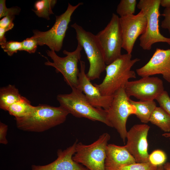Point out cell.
<instances>
[{
    "instance_id": "obj_6",
    "label": "cell",
    "mask_w": 170,
    "mask_h": 170,
    "mask_svg": "<svg viewBox=\"0 0 170 170\" xmlns=\"http://www.w3.org/2000/svg\"><path fill=\"white\" fill-rule=\"evenodd\" d=\"M110 138V135L105 133L90 144L77 143L73 159L89 170H105L106 148Z\"/></svg>"
},
{
    "instance_id": "obj_31",
    "label": "cell",
    "mask_w": 170,
    "mask_h": 170,
    "mask_svg": "<svg viewBox=\"0 0 170 170\" xmlns=\"http://www.w3.org/2000/svg\"><path fill=\"white\" fill-rule=\"evenodd\" d=\"M15 16H6L0 20V28L5 29L7 31L12 29L14 26L13 20Z\"/></svg>"
},
{
    "instance_id": "obj_16",
    "label": "cell",
    "mask_w": 170,
    "mask_h": 170,
    "mask_svg": "<svg viewBox=\"0 0 170 170\" xmlns=\"http://www.w3.org/2000/svg\"><path fill=\"white\" fill-rule=\"evenodd\" d=\"M77 142L76 140L72 145L65 150H58L57 158L52 162L45 165H33L31 170H89L73 159Z\"/></svg>"
},
{
    "instance_id": "obj_32",
    "label": "cell",
    "mask_w": 170,
    "mask_h": 170,
    "mask_svg": "<svg viewBox=\"0 0 170 170\" xmlns=\"http://www.w3.org/2000/svg\"><path fill=\"white\" fill-rule=\"evenodd\" d=\"M8 126L5 124L0 122V143L6 144L8 143L6 139Z\"/></svg>"
},
{
    "instance_id": "obj_37",
    "label": "cell",
    "mask_w": 170,
    "mask_h": 170,
    "mask_svg": "<svg viewBox=\"0 0 170 170\" xmlns=\"http://www.w3.org/2000/svg\"><path fill=\"white\" fill-rule=\"evenodd\" d=\"M155 170H164L163 165L158 166Z\"/></svg>"
},
{
    "instance_id": "obj_3",
    "label": "cell",
    "mask_w": 170,
    "mask_h": 170,
    "mask_svg": "<svg viewBox=\"0 0 170 170\" xmlns=\"http://www.w3.org/2000/svg\"><path fill=\"white\" fill-rule=\"evenodd\" d=\"M71 88L72 91L70 94L57 95V99L60 106L76 117L99 121L112 128L108 120L106 110L94 107L80 90L77 88Z\"/></svg>"
},
{
    "instance_id": "obj_35",
    "label": "cell",
    "mask_w": 170,
    "mask_h": 170,
    "mask_svg": "<svg viewBox=\"0 0 170 170\" xmlns=\"http://www.w3.org/2000/svg\"><path fill=\"white\" fill-rule=\"evenodd\" d=\"M163 166L164 170H170V162H165Z\"/></svg>"
},
{
    "instance_id": "obj_33",
    "label": "cell",
    "mask_w": 170,
    "mask_h": 170,
    "mask_svg": "<svg viewBox=\"0 0 170 170\" xmlns=\"http://www.w3.org/2000/svg\"><path fill=\"white\" fill-rule=\"evenodd\" d=\"M7 31L5 29L0 28V45L7 42L5 36V34Z\"/></svg>"
},
{
    "instance_id": "obj_21",
    "label": "cell",
    "mask_w": 170,
    "mask_h": 170,
    "mask_svg": "<svg viewBox=\"0 0 170 170\" xmlns=\"http://www.w3.org/2000/svg\"><path fill=\"white\" fill-rule=\"evenodd\" d=\"M149 122L166 133L170 132V116L161 107L155 108L150 116Z\"/></svg>"
},
{
    "instance_id": "obj_25",
    "label": "cell",
    "mask_w": 170,
    "mask_h": 170,
    "mask_svg": "<svg viewBox=\"0 0 170 170\" xmlns=\"http://www.w3.org/2000/svg\"><path fill=\"white\" fill-rule=\"evenodd\" d=\"M1 48L9 56L19 51H21V42L10 41L0 44Z\"/></svg>"
},
{
    "instance_id": "obj_10",
    "label": "cell",
    "mask_w": 170,
    "mask_h": 170,
    "mask_svg": "<svg viewBox=\"0 0 170 170\" xmlns=\"http://www.w3.org/2000/svg\"><path fill=\"white\" fill-rule=\"evenodd\" d=\"M124 88L119 89L114 94L113 100L107 110L108 120L112 128L116 129L123 142L125 143L128 131L127 119L131 115L135 114V107L130 102Z\"/></svg>"
},
{
    "instance_id": "obj_8",
    "label": "cell",
    "mask_w": 170,
    "mask_h": 170,
    "mask_svg": "<svg viewBox=\"0 0 170 170\" xmlns=\"http://www.w3.org/2000/svg\"><path fill=\"white\" fill-rule=\"evenodd\" d=\"M96 36L102 49L106 65L110 64L122 54V35L120 17L116 14H112L107 25Z\"/></svg>"
},
{
    "instance_id": "obj_23",
    "label": "cell",
    "mask_w": 170,
    "mask_h": 170,
    "mask_svg": "<svg viewBox=\"0 0 170 170\" xmlns=\"http://www.w3.org/2000/svg\"><path fill=\"white\" fill-rule=\"evenodd\" d=\"M136 5V0H121L117 6L116 13L120 17L134 14Z\"/></svg>"
},
{
    "instance_id": "obj_28",
    "label": "cell",
    "mask_w": 170,
    "mask_h": 170,
    "mask_svg": "<svg viewBox=\"0 0 170 170\" xmlns=\"http://www.w3.org/2000/svg\"><path fill=\"white\" fill-rule=\"evenodd\" d=\"M21 43V51H26L30 54L35 52L38 45L37 41L33 36L24 40Z\"/></svg>"
},
{
    "instance_id": "obj_11",
    "label": "cell",
    "mask_w": 170,
    "mask_h": 170,
    "mask_svg": "<svg viewBox=\"0 0 170 170\" xmlns=\"http://www.w3.org/2000/svg\"><path fill=\"white\" fill-rule=\"evenodd\" d=\"M124 88L129 98L133 96L139 100H154L164 91L162 80L150 76L129 81Z\"/></svg>"
},
{
    "instance_id": "obj_26",
    "label": "cell",
    "mask_w": 170,
    "mask_h": 170,
    "mask_svg": "<svg viewBox=\"0 0 170 170\" xmlns=\"http://www.w3.org/2000/svg\"><path fill=\"white\" fill-rule=\"evenodd\" d=\"M157 167L150 162L145 163L136 162L123 166L119 170H155Z\"/></svg>"
},
{
    "instance_id": "obj_34",
    "label": "cell",
    "mask_w": 170,
    "mask_h": 170,
    "mask_svg": "<svg viewBox=\"0 0 170 170\" xmlns=\"http://www.w3.org/2000/svg\"><path fill=\"white\" fill-rule=\"evenodd\" d=\"M160 5L165 8L170 7V0H160Z\"/></svg>"
},
{
    "instance_id": "obj_24",
    "label": "cell",
    "mask_w": 170,
    "mask_h": 170,
    "mask_svg": "<svg viewBox=\"0 0 170 170\" xmlns=\"http://www.w3.org/2000/svg\"><path fill=\"white\" fill-rule=\"evenodd\" d=\"M149 162L152 165L158 166L163 165L167 160L165 153L160 150H156L149 155Z\"/></svg>"
},
{
    "instance_id": "obj_2",
    "label": "cell",
    "mask_w": 170,
    "mask_h": 170,
    "mask_svg": "<svg viewBox=\"0 0 170 170\" xmlns=\"http://www.w3.org/2000/svg\"><path fill=\"white\" fill-rule=\"evenodd\" d=\"M132 58L131 54H122L106 65V75L103 81L99 84H94L102 95H114L119 89L124 88L129 79L136 78V73L131 68L140 60L137 58L132 59Z\"/></svg>"
},
{
    "instance_id": "obj_19",
    "label": "cell",
    "mask_w": 170,
    "mask_h": 170,
    "mask_svg": "<svg viewBox=\"0 0 170 170\" xmlns=\"http://www.w3.org/2000/svg\"><path fill=\"white\" fill-rule=\"evenodd\" d=\"M22 96L14 85L9 84L0 89V108L7 111L8 107L20 100Z\"/></svg>"
},
{
    "instance_id": "obj_22",
    "label": "cell",
    "mask_w": 170,
    "mask_h": 170,
    "mask_svg": "<svg viewBox=\"0 0 170 170\" xmlns=\"http://www.w3.org/2000/svg\"><path fill=\"white\" fill-rule=\"evenodd\" d=\"M55 0H39L36 1L34 4L35 10H32L39 17L50 20V15L53 14V8L57 3Z\"/></svg>"
},
{
    "instance_id": "obj_5",
    "label": "cell",
    "mask_w": 170,
    "mask_h": 170,
    "mask_svg": "<svg viewBox=\"0 0 170 170\" xmlns=\"http://www.w3.org/2000/svg\"><path fill=\"white\" fill-rule=\"evenodd\" d=\"M160 0H140L137 7L144 12L147 19L144 32L140 36L139 45L144 50L151 49L152 45L159 42L170 45V37H167L160 32L159 17Z\"/></svg>"
},
{
    "instance_id": "obj_30",
    "label": "cell",
    "mask_w": 170,
    "mask_h": 170,
    "mask_svg": "<svg viewBox=\"0 0 170 170\" xmlns=\"http://www.w3.org/2000/svg\"><path fill=\"white\" fill-rule=\"evenodd\" d=\"M161 15L164 17L161 26L162 28L167 30L170 36V7L165 8Z\"/></svg>"
},
{
    "instance_id": "obj_36",
    "label": "cell",
    "mask_w": 170,
    "mask_h": 170,
    "mask_svg": "<svg viewBox=\"0 0 170 170\" xmlns=\"http://www.w3.org/2000/svg\"><path fill=\"white\" fill-rule=\"evenodd\" d=\"M162 136L166 138H170V132L163 133Z\"/></svg>"
},
{
    "instance_id": "obj_15",
    "label": "cell",
    "mask_w": 170,
    "mask_h": 170,
    "mask_svg": "<svg viewBox=\"0 0 170 170\" xmlns=\"http://www.w3.org/2000/svg\"><path fill=\"white\" fill-rule=\"evenodd\" d=\"M80 70L77 88L83 93L88 102L93 106L107 110L110 105L114 95L110 96L102 95L87 77L85 72V62L80 60Z\"/></svg>"
},
{
    "instance_id": "obj_4",
    "label": "cell",
    "mask_w": 170,
    "mask_h": 170,
    "mask_svg": "<svg viewBox=\"0 0 170 170\" xmlns=\"http://www.w3.org/2000/svg\"><path fill=\"white\" fill-rule=\"evenodd\" d=\"M71 26L75 30L78 44L84 49L89 62L87 77L90 80L99 79L106 65L102 49L96 35L86 31L76 23Z\"/></svg>"
},
{
    "instance_id": "obj_17",
    "label": "cell",
    "mask_w": 170,
    "mask_h": 170,
    "mask_svg": "<svg viewBox=\"0 0 170 170\" xmlns=\"http://www.w3.org/2000/svg\"><path fill=\"white\" fill-rule=\"evenodd\" d=\"M135 163L134 157L125 146L114 144L107 145L105 162V170H119L123 166Z\"/></svg>"
},
{
    "instance_id": "obj_14",
    "label": "cell",
    "mask_w": 170,
    "mask_h": 170,
    "mask_svg": "<svg viewBox=\"0 0 170 170\" xmlns=\"http://www.w3.org/2000/svg\"><path fill=\"white\" fill-rule=\"evenodd\" d=\"M136 71L142 77L161 74L166 81L170 83V48H156L149 61L137 69Z\"/></svg>"
},
{
    "instance_id": "obj_29",
    "label": "cell",
    "mask_w": 170,
    "mask_h": 170,
    "mask_svg": "<svg viewBox=\"0 0 170 170\" xmlns=\"http://www.w3.org/2000/svg\"><path fill=\"white\" fill-rule=\"evenodd\" d=\"M156 100L160 107L170 116V97L167 92L164 90Z\"/></svg>"
},
{
    "instance_id": "obj_12",
    "label": "cell",
    "mask_w": 170,
    "mask_h": 170,
    "mask_svg": "<svg viewBox=\"0 0 170 170\" xmlns=\"http://www.w3.org/2000/svg\"><path fill=\"white\" fill-rule=\"evenodd\" d=\"M120 20L122 38V48L127 53L131 54L137 38L146 30V17L143 11L140 10L136 15L120 17Z\"/></svg>"
},
{
    "instance_id": "obj_38",
    "label": "cell",
    "mask_w": 170,
    "mask_h": 170,
    "mask_svg": "<svg viewBox=\"0 0 170 170\" xmlns=\"http://www.w3.org/2000/svg\"><path fill=\"white\" fill-rule=\"evenodd\" d=\"M169 140H170V138H169Z\"/></svg>"
},
{
    "instance_id": "obj_9",
    "label": "cell",
    "mask_w": 170,
    "mask_h": 170,
    "mask_svg": "<svg viewBox=\"0 0 170 170\" xmlns=\"http://www.w3.org/2000/svg\"><path fill=\"white\" fill-rule=\"evenodd\" d=\"M82 49V47L78 44L76 49L73 51L64 50L63 53L66 55L65 57L59 56L54 51L47 50L46 52L48 55L51 58L53 62H50L44 56L47 60L44 64L55 68L57 73H61L63 76L64 81L71 88H77L80 71L78 65L80 61L81 51Z\"/></svg>"
},
{
    "instance_id": "obj_7",
    "label": "cell",
    "mask_w": 170,
    "mask_h": 170,
    "mask_svg": "<svg viewBox=\"0 0 170 170\" xmlns=\"http://www.w3.org/2000/svg\"><path fill=\"white\" fill-rule=\"evenodd\" d=\"M83 4L80 2L75 6L68 3L66 10L59 16H56L55 22L48 31H41L37 30L33 31L32 36L37 41L38 45H47L51 50L59 52L62 48L64 39L72 15L75 11Z\"/></svg>"
},
{
    "instance_id": "obj_13",
    "label": "cell",
    "mask_w": 170,
    "mask_h": 170,
    "mask_svg": "<svg viewBox=\"0 0 170 170\" xmlns=\"http://www.w3.org/2000/svg\"><path fill=\"white\" fill-rule=\"evenodd\" d=\"M150 128V127L145 124H136L128 131L127 141L125 146L136 163L149 162L147 137Z\"/></svg>"
},
{
    "instance_id": "obj_1",
    "label": "cell",
    "mask_w": 170,
    "mask_h": 170,
    "mask_svg": "<svg viewBox=\"0 0 170 170\" xmlns=\"http://www.w3.org/2000/svg\"><path fill=\"white\" fill-rule=\"evenodd\" d=\"M69 113L60 106L39 104L29 116L15 118L16 127L23 131L42 132L64 122Z\"/></svg>"
},
{
    "instance_id": "obj_20",
    "label": "cell",
    "mask_w": 170,
    "mask_h": 170,
    "mask_svg": "<svg viewBox=\"0 0 170 170\" xmlns=\"http://www.w3.org/2000/svg\"><path fill=\"white\" fill-rule=\"evenodd\" d=\"M35 108L28 99L22 96L20 100L10 105L7 111L15 118H22L30 115Z\"/></svg>"
},
{
    "instance_id": "obj_27",
    "label": "cell",
    "mask_w": 170,
    "mask_h": 170,
    "mask_svg": "<svg viewBox=\"0 0 170 170\" xmlns=\"http://www.w3.org/2000/svg\"><path fill=\"white\" fill-rule=\"evenodd\" d=\"M5 0H0V18L6 16H15L19 14L20 8L17 6L8 8L6 6Z\"/></svg>"
},
{
    "instance_id": "obj_18",
    "label": "cell",
    "mask_w": 170,
    "mask_h": 170,
    "mask_svg": "<svg viewBox=\"0 0 170 170\" xmlns=\"http://www.w3.org/2000/svg\"><path fill=\"white\" fill-rule=\"evenodd\" d=\"M130 103L136 108L135 115L140 121L144 123L149 122L150 116L157 107L154 100H139L135 101L129 99Z\"/></svg>"
}]
</instances>
